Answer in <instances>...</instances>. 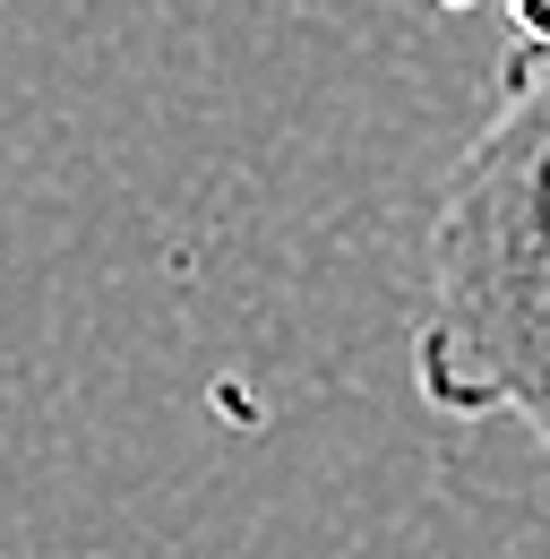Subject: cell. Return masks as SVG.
Listing matches in <instances>:
<instances>
[{
    "instance_id": "cell-2",
    "label": "cell",
    "mask_w": 550,
    "mask_h": 559,
    "mask_svg": "<svg viewBox=\"0 0 550 559\" xmlns=\"http://www.w3.org/2000/svg\"><path fill=\"white\" fill-rule=\"evenodd\" d=\"M499 9H507V26H516L525 52H550V0H499Z\"/></svg>"
},
{
    "instance_id": "cell-1",
    "label": "cell",
    "mask_w": 550,
    "mask_h": 559,
    "mask_svg": "<svg viewBox=\"0 0 550 559\" xmlns=\"http://www.w3.org/2000/svg\"><path fill=\"white\" fill-rule=\"evenodd\" d=\"M412 379L430 414L525 421L550 448V52H516L430 207Z\"/></svg>"
}]
</instances>
